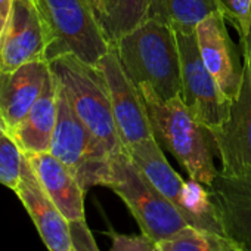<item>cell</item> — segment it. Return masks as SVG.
I'll use <instances>...</instances> for the list:
<instances>
[{"mask_svg": "<svg viewBox=\"0 0 251 251\" xmlns=\"http://www.w3.org/2000/svg\"><path fill=\"white\" fill-rule=\"evenodd\" d=\"M150 114L154 136L182 164L191 179L210 188L219 172L214 167L211 132L191 112L180 96L164 100L150 84L138 86Z\"/></svg>", "mask_w": 251, "mask_h": 251, "instance_id": "1", "label": "cell"}, {"mask_svg": "<svg viewBox=\"0 0 251 251\" xmlns=\"http://www.w3.org/2000/svg\"><path fill=\"white\" fill-rule=\"evenodd\" d=\"M111 46L136 86L150 84L164 100L180 96V55L172 27L147 18Z\"/></svg>", "mask_w": 251, "mask_h": 251, "instance_id": "2", "label": "cell"}, {"mask_svg": "<svg viewBox=\"0 0 251 251\" xmlns=\"http://www.w3.org/2000/svg\"><path fill=\"white\" fill-rule=\"evenodd\" d=\"M61 90L75 115L111 154L121 152L117 126L106 81L96 65L81 61L73 53H64L49 61Z\"/></svg>", "mask_w": 251, "mask_h": 251, "instance_id": "3", "label": "cell"}, {"mask_svg": "<svg viewBox=\"0 0 251 251\" xmlns=\"http://www.w3.org/2000/svg\"><path fill=\"white\" fill-rule=\"evenodd\" d=\"M106 188L123 200L142 233L157 244L191 226L182 213L141 173L126 150L114 155Z\"/></svg>", "mask_w": 251, "mask_h": 251, "instance_id": "4", "label": "cell"}, {"mask_svg": "<svg viewBox=\"0 0 251 251\" xmlns=\"http://www.w3.org/2000/svg\"><path fill=\"white\" fill-rule=\"evenodd\" d=\"M36 5L48 31L49 61L73 53L90 65H98L111 49L90 0H36Z\"/></svg>", "mask_w": 251, "mask_h": 251, "instance_id": "5", "label": "cell"}, {"mask_svg": "<svg viewBox=\"0 0 251 251\" xmlns=\"http://www.w3.org/2000/svg\"><path fill=\"white\" fill-rule=\"evenodd\" d=\"M49 152L70 169L84 191L108 185L115 154H111L81 123L59 84L58 120Z\"/></svg>", "mask_w": 251, "mask_h": 251, "instance_id": "6", "label": "cell"}, {"mask_svg": "<svg viewBox=\"0 0 251 251\" xmlns=\"http://www.w3.org/2000/svg\"><path fill=\"white\" fill-rule=\"evenodd\" d=\"M175 33L180 55V98L191 112L213 132L227 120L232 100L225 96L204 65L195 33Z\"/></svg>", "mask_w": 251, "mask_h": 251, "instance_id": "7", "label": "cell"}, {"mask_svg": "<svg viewBox=\"0 0 251 251\" xmlns=\"http://www.w3.org/2000/svg\"><path fill=\"white\" fill-rule=\"evenodd\" d=\"M108 86L114 121L124 150L152 139L154 130L139 87L126 74L115 49H111L96 65Z\"/></svg>", "mask_w": 251, "mask_h": 251, "instance_id": "8", "label": "cell"}, {"mask_svg": "<svg viewBox=\"0 0 251 251\" xmlns=\"http://www.w3.org/2000/svg\"><path fill=\"white\" fill-rule=\"evenodd\" d=\"M226 177L251 176V74L244 64V78L232 100L227 120L211 132Z\"/></svg>", "mask_w": 251, "mask_h": 251, "instance_id": "9", "label": "cell"}, {"mask_svg": "<svg viewBox=\"0 0 251 251\" xmlns=\"http://www.w3.org/2000/svg\"><path fill=\"white\" fill-rule=\"evenodd\" d=\"M49 40L36 0H14L6 28L0 39V71L49 61Z\"/></svg>", "mask_w": 251, "mask_h": 251, "instance_id": "10", "label": "cell"}, {"mask_svg": "<svg viewBox=\"0 0 251 251\" xmlns=\"http://www.w3.org/2000/svg\"><path fill=\"white\" fill-rule=\"evenodd\" d=\"M195 36L204 65L225 96L233 100L242 86L244 61L229 34L226 20L220 12H213L197 25Z\"/></svg>", "mask_w": 251, "mask_h": 251, "instance_id": "11", "label": "cell"}, {"mask_svg": "<svg viewBox=\"0 0 251 251\" xmlns=\"http://www.w3.org/2000/svg\"><path fill=\"white\" fill-rule=\"evenodd\" d=\"M15 194L24 204L27 213L37 227L43 244L49 248V251H71L73 242L70 222L49 198L25 157Z\"/></svg>", "mask_w": 251, "mask_h": 251, "instance_id": "12", "label": "cell"}, {"mask_svg": "<svg viewBox=\"0 0 251 251\" xmlns=\"http://www.w3.org/2000/svg\"><path fill=\"white\" fill-rule=\"evenodd\" d=\"M50 77L49 61H36L12 71H0V115L14 130L40 98Z\"/></svg>", "mask_w": 251, "mask_h": 251, "instance_id": "13", "label": "cell"}, {"mask_svg": "<svg viewBox=\"0 0 251 251\" xmlns=\"http://www.w3.org/2000/svg\"><path fill=\"white\" fill-rule=\"evenodd\" d=\"M208 191L223 232L251 251V176L226 177L219 172Z\"/></svg>", "mask_w": 251, "mask_h": 251, "instance_id": "14", "label": "cell"}, {"mask_svg": "<svg viewBox=\"0 0 251 251\" xmlns=\"http://www.w3.org/2000/svg\"><path fill=\"white\" fill-rule=\"evenodd\" d=\"M31 164L43 189L68 222L86 220L84 195L75 176L50 152L24 155Z\"/></svg>", "mask_w": 251, "mask_h": 251, "instance_id": "15", "label": "cell"}, {"mask_svg": "<svg viewBox=\"0 0 251 251\" xmlns=\"http://www.w3.org/2000/svg\"><path fill=\"white\" fill-rule=\"evenodd\" d=\"M58 120V80L50 70L46 86L28 114L9 132L24 155L49 152Z\"/></svg>", "mask_w": 251, "mask_h": 251, "instance_id": "16", "label": "cell"}, {"mask_svg": "<svg viewBox=\"0 0 251 251\" xmlns=\"http://www.w3.org/2000/svg\"><path fill=\"white\" fill-rule=\"evenodd\" d=\"M141 173L166 197L185 217L183 208V186L185 180L166 160L161 147L155 138L144 141L126 150Z\"/></svg>", "mask_w": 251, "mask_h": 251, "instance_id": "17", "label": "cell"}, {"mask_svg": "<svg viewBox=\"0 0 251 251\" xmlns=\"http://www.w3.org/2000/svg\"><path fill=\"white\" fill-rule=\"evenodd\" d=\"M152 0H96L95 14L109 40L114 45L148 18Z\"/></svg>", "mask_w": 251, "mask_h": 251, "instance_id": "18", "label": "cell"}, {"mask_svg": "<svg viewBox=\"0 0 251 251\" xmlns=\"http://www.w3.org/2000/svg\"><path fill=\"white\" fill-rule=\"evenodd\" d=\"M217 11L214 0H152L148 18L158 20L173 31L195 33L197 25Z\"/></svg>", "mask_w": 251, "mask_h": 251, "instance_id": "19", "label": "cell"}, {"mask_svg": "<svg viewBox=\"0 0 251 251\" xmlns=\"http://www.w3.org/2000/svg\"><path fill=\"white\" fill-rule=\"evenodd\" d=\"M160 251H248L227 235L188 226L172 238L158 242Z\"/></svg>", "mask_w": 251, "mask_h": 251, "instance_id": "20", "label": "cell"}, {"mask_svg": "<svg viewBox=\"0 0 251 251\" xmlns=\"http://www.w3.org/2000/svg\"><path fill=\"white\" fill-rule=\"evenodd\" d=\"M24 154L9 133L0 136V185L15 191L23 170Z\"/></svg>", "mask_w": 251, "mask_h": 251, "instance_id": "21", "label": "cell"}, {"mask_svg": "<svg viewBox=\"0 0 251 251\" xmlns=\"http://www.w3.org/2000/svg\"><path fill=\"white\" fill-rule=\"evenodd\" d=\"M214 2L226 23L236 30L239 42L244 40L250 28L251 0H214Z\"/></svg>", "mask_w": 251, "mask_h": 251, "instance_id": "22", "label": "cell"}, {"mask_svg": "<svg viewBox=\"0 0 251 251\" xmlns=\"http://www.w3.org/2000/svg\"><path fill=\"white\" fill-rule=\"evenodd\" d=\"M111 251H160L158 244L147 235H121L111 233Z\"/></svg>", "mask_w": 251, "mask_h": 251, "instance_id": "23", "label": "cell"}, {"mask_svg": "<svg viewBox=\"0 0 251 251\" xmlns=\"http://www.w3.org/2000/svg\"><path fill=\"white\" fill-rule=\"evenodd\" d=\"M70 233L74 251H99L86 220L70 222Z\"/></svg>", "mask_w": 251, "mask_h": 251, "instance_id": "24", "label": "cell"}, {"mask_svg": "<svg viewBox=\"0 0 251 251\" xmlns=\"http://www.w3.org/2000/svg\"><path fill=\"white\" fill-rule=\"evenodd\" d=\"M12 2L14 0H0V39H2V34L9 21L11 11H12Z\"/></svg>", "mask_w": 251, "mask_h": 251, "instance_id": "25", "label": "cell"}, {"mask_svg": "<svg viewBox=\"0 0 251 251\" xmlns=\"http://www.w3.org/2000/svg\"><path fill=\"white\" fill-rule=\"evenodd\" d=\"M239 46H241V50H242V55H244V64L247 65V68H248V71L251 74V20H250L248 33H247L245 39L239 42Z\"/></svg>", "mask_w": 251, "mask_h": 251, "instance_id": "26", "label": "cell"}, {"mask_svg": "<svg viewBox=\"0 0 251 251\" xmlns=\"http://www.w3.org/2000/svg\"><path fill=\"white\" fill-rule=\"evenodd\" d=\"M6 133H9V132H8V127H6V124H5L2 115H0V136H3V135H6Z\"/></svg>", "mask_w": 251, "mask_h": 251, "instance_id": "27", "label": "cell"}, {"mask_svg": "<svg viewBox=\"0 0 251 251\" xmlns=\"http://www.w3.org/2000/svg\"><path fill=\"white\" fill-rule=\"evenodd\" d=\"M95 2H96V0H90V3H92V6H95Z\"/></svg>", "mask_w": 251, "mask_h": 251, "instance_id": "28", "label": "cell"}, {"mask_svg": "<svg viewBox=\"0 0 251 251\" xmlns=\"http://www.w3.org/2000/svg\"><path fill=\"white\" fill-rule=\"evenodd\" d=\"M73 251H74V250H73Z\"/></svg>", "mask_w": 251, "mask_h": 251, "instance_id": "29", "label": "cell"}]
</instances>
